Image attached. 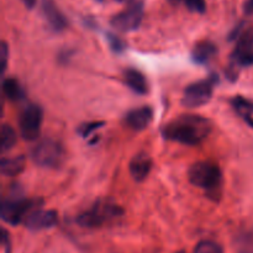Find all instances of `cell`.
Returning <instances> with one entry per match:
<instances>
[{"mask_svg":"<svg viewBox=\"0 0 253 253\" xmlns=\"http://www.w3.org/2000/svg\"><path fill=\"white\" fill-rule=\"evenodd\" d=\"M116 1H120V2H126V1H131V0H116Z\"/></svg>","mask_w":253,"mask_h":253,"instance_id":"obj_28","label":"cell"},{"mask_svg":"<svg viewBox=\"0 0 253 253\" xmlns=\"http://www.w3.org/2000/svg\"><path fill=\"white\" fill-rule=\"evenodd\" d=\"M177 1H184V0H177Z\"/></svg>","mask_w":253,"mask_h":253,"instance_id":"obj_30","label":"cell"},{"mask_svg":"<svg viewBox=\"0 0 253 253\" xmlns=\"http://www.w3.org/2000/svg\"><path fill=\"white\" fill-rule=\"evenodd\" d=\"M236 247L240 253H253V231L240 235L236 239Z\"/></svg>","mask_w":253,"mask_h":253,"instance_id":"obj_20","label":"cell"},{"mask_svg":"<svg viewBox=\"0 0 253 253\" xmlns=\"http://www.w3.org/2000/svg\"><path fill=\"white\" fill-rule=\"evenodd\" d=\"M219 83V79L216 76H211L209 78H205L203 81L195 82L185 88L183 94L182 104L185 108H200L209 103L211 99L214 86Z\"/></svg>","mask_w":253,"mask_h":253,"instance_id":"obj_6","label":"cell"},{"mask_svg":"<svg viewBox=\"0 0 253 253\" xmlns=\"http://www.w3.org/2000/svg\"><path fill=\"white\" fill-rule=\"evenodd\" d=\"M42 202L40 199H25L21 193V188L14 185L11 188L9 198L2 200L0 215L5 222L10 225H17L26 219L27 215L35 209H39Z\"/></svg>","mask_w":253,"mask_h":253,"instance_id":"obj_2","label":"cell"},{"mask_svg":"<svg viewBox=\"0 0 253 253\" xmlns=\"http://www.w3.org/2000/svg\"><path fill=\"white\" fill-rule=\"evenodd\" d=\"M123 215V209L119 205L111 204L110 202H96L86 211L82 212L77 217V222L83 227H100L106 222L118 219Z\"/></svg>","mask_w":253,"mask_h":253,"instance_id":"obj_4","label":"cell"},{"mask_svg":"<svg viewBox=\"0 0 253 253\" xmlns=\"http://www.w3.org/2000/svg\"><path fill=\"white\" fill-rule=\"evenodd\" d=\"M244 12L246 15H253V0H246L245 1Z\"/></svg>","mask_w":253,"mask_h":253,"instance_id":"obj_26","label":"cell"},{"mask_svg":"<svg viewBox=\"0 0 253 253\" xmlns=\"http://www.w3.org/2000/svg\"><path fill=\"white\" fill-rule=\"evenodd\" d=\"M7 59H9V46H7L6 41H1V46H0V68H1V74L6 71Z\"/></svg>","mask_w":253,"mask_h":253,"instance_id":"obj_25","label":"cell"},{"mask_svg":"<svg viewBox=\"0 0 253 253\" xmlns=\"http://www.w3.org/2000/svg\"><path fill=\"white\" fill-rule=\"evenodd\" d=\"M251 51H253V26L245 29L241 36L237 39L236 47H235L231 57H239Z\"/></svg>","mask_w":253,"mask_h":253,"instance_id":"obj_17","label":"cell"},{"mask_svg":"<svg viewBox=\"0 0 253 253\" xmlns=\"http://www.w3.org/2000/svg\"><path fill=\"white\" fill-rule=\"evenodd\" d=\"M194 253H224V251H222V247L219 244L205 240V241H200L195 246Z\"/></svg>","mask_w":253,"mask_h":253,"instance_id":"obj_21","label":"cell"},{"mask_svg":"<svg viewBox=\"0 0 253 253\" xmlns=\"http://www.w3.org/2000/svg\"><path fill=\"white\" fill-rule=\"evenodd\" d=\"M21 2L27 7V9L31 10V9H34L35 5L37 4V0H21Z\"/></svg>","mask_w":253,"mask_h":253,"instance_id":"obj_27","label":"cell"},{"mask_svg":"<svg viewBox=\"0 0 253 253\" xmlns=\"http://www.w3.org/2000/svg\"><path fill=\"white\" fill-rule=\"evenodd\" d=\"M41 12L42 16L44 17L46 22L53 31L61 32L68 26L67 17L62 14V11L58 9L54 0H42Z\"/></svg>","mask_w":253,"mask_h":253,"instance_id":"obj_10","label":"cell"},{"mask_svg":"<svg viewBox=\"0 0 253 253\" xmlns=\"http://www.w3.org/2000/svg\"><path fill=\"white\" fill-rule=\"evenodd\" d=\"M123 78L126 85H127L131 90L135 91L136 94L145 95V94H147L148 90H150L147 78H146V76L142 72L137 71V69H125V71H124Z\"/></svg>","mask_w":253,"mask_h":253,"instance_id":"obj_13","label":"cell"},{"mask_svg":"<svg viewBox=\"0 0 253 253\" xmlns=\"http://www.w3.org/2000/svg\"><path fill=\"white\" fill-rule=\"evenodd\" d=\"M188 178L193 185L209 192L219 189L222 182L219 166L209 161H200L192 165L188 170Z\"/></svg>","mask_w":253,"mask_h":253,"instance_id":"obj_3","label":"cell"},{"mask_svg":"<svg viewBox=\"0 0 253 253\" xmlns=\"http://www.w3.org/2000/svg\"><path fill=\"white\" fill-rule=\"evenodd\" d=\"M217 53L216 44L209 40H203L199 41L194 46L192 51V57L197 63L207 64L208 62L211 61Z\"/></svg>","mask_w":253,"mask_h":253,"instance_id":"obj_14","label":"cell"},{"mask_svg":"<svg viewBox=\"0 0 253 253\" xmlns=\"http://www.w3.org/2000/svg\"><path fill=\"white\" fill-rule=\"evenodd\" d=\"M151 169H152V158L145 152L136 155L128 165L131 177L137 182H143L151 173Z\"/></svg>","mask_w":253,"mask_h":253,"instance_id":"obj_12","label":"cell"},{"mask_svg":"<svg viewBox=\"0 0 253 253\" xmlns=\"http://www.w3.org/2000/svg\"><path fill=\"white\" fill-rule=\"evenodd\" d=\"M177 253H185L184 251H179V252H177Z\"/></svg>","mask_w":253,"mask_h":253,"instance_id":"obj_29","label":"cell"},{"mask_svg":"<svg viewBox=\"0 0 253 253\" xmlns=\"http://www.w3.org/2000/svg\"><path fill=\"white\" fill-rule=\"evenodd\" d=\"M64 148L58 141L44 138L31 151V158L39 167L58 168L64 160Z\"/></svg>","mask_w":253,"mask_h":253,"instance_id":"obj_5","label":"cell"},{"mask_svg":"<svg viewBox=\"0 0 253 253\" xmlns=\"http://www.w3.org/2000/svg\"><path fill=\"white\" fill-rule=\"evenodd\" d=\"M96 1H103V0H96Z\"/></svg>","mask_w":253,"mask_h":253,"instance_id":"obj_31","label":"cell"},{"mask_svg":"<svg viewBox=\"0 0 253 253\" xmlns=\"http://www.w3.org/2000/svg\"><path fill=\"white\" fill-rule=\"evenodd\" d=\"M231 106L239 114V116H241L250 126L253 127V103L251 100L241 95L234 96L231 99Z\"/></svg>","mask_w":253,"mask_h":253,"instance_id":"obj_16","label":"cell"},{"mask_svg":"<svg viewBox=\"0 0 253 253\" xmlns=\"http://www.w3.org/2000/svg\"><path fill=\"white\" fill-rule=\"evenodd\" d=\"M153 119V110L151 106H141L128 111L125 116L126 125L135 131H142L148 127Z\"/></svg>","mask_w":253,"mask_h":253,"instance_id":"obj_11","label":"cell"},{"mask_svg":"<svg viewBox=\"0 0 253 253\" xmlns=\"http://www.w3.org/2000/svg\"><path fill=\"white\" fill-rule=\"evenodd\" d=\"M211 132V124L200 115L184 114L170 120L163 127L162 135L166 140L174 141L187 146L202 143Z\"/></svg>","mask_w":253,"mask_h":253,"instance_id":"obj_1","label":"cell"},{"mask_svg":"<svg viewBox=\"0 0 253 253\" xmlns=\"http://www.w3.org/2000/svg\"><path fill=\"white\" fill-rule=\"evenodd\" d=\"M2 93L9 100H20L25 96L24 89L20 85L19 81L15 78H5L2 81Z\"/></svg>","mask_w":253,"mask_h":253,"instance_id":"obj_18","label":"cell"},{"mask_svg":"<svg viewBox=\"0 0 253 253\" xmlns=\"http://www.w3.org/2000/svg\"><path fill=\"white\" fill-rule=\"evenodd\" d=\"M0 150L2 153L7 152L15 146L17 141V135L14 128L7 124H4L1 127V133H0Z\"/></svg>","mask_w":253,"mask_h":253,"instance_id":"obj_19","label":"cell"},{"mask_svg":"<svg viewBox=\"0 0 253 253\" xmlns=\"http://www.w3.org/2000/svg\"><path fill=\"white\" fill-rule=\"evenodd\" d=\"M26 158L24 156H14V157H2L0 162V172L5 177H15L25 169Z\"/></svg>","mask_w":253,"mask_h":253,"instance_id":"obj_15","label":"cell"},{"mask_svg":"<svg viewBox=\"0 0 253 253\" xmlns=\"http://www.w3.org/2000/svg\"><path fill=\"white\" fill-rule=\"evenodd\" d=\"M185 5L190 11L204 14L207 11V2L205 0H184Z\"/></svg>","mask_w":253,"mask_h":253,"instance_id":"obj_24","label":"cell"},{"mask_svg":"<svg viewBox=\"0 0 253 253\" xmlns=\"http://www.w3.org/2000/svg\"><path fill=\"white\" fill-rule=\"evenodd\" d=\"M143 17V4L141 1L132 2L125 10L111 17V25L123 32L133 31L140 27Z\"/></svg>","mask_w":253,"mask_h":253,"instance_id":"obj_8","label":"cell"},{"mask_svg":"<svg viewBox=\"0 0 253 253\" xmlns=\"http://www.w3.org/2000/svg\"><path fill=\"white\" fill-rule=\"evenodd\" d=\"M105 37L109 46H110L111 51L116 52V53H121V52L125 51L126 47H127V43H126L123 39H120L118 35L111 34V32H106Z\"/></svg>","mask_w":253,"mask_h":253,"instance_id":"obj_22","label":"cell"},{"mask_svg":"<svg viewBox=\"0 0 253 253\" xmlns=\"http://www.w3.org/2000/svg\"><path fill=\"white\" fill-rule=\"evenodd\" d=\"M25 226L32 231H39V230L51 229L56 226L58 222V214L56 210H42L35 209L30 212L24 220Z\"/></svg>","mask_w":253,"mask_h":253,"instance_id":"obj_9","label":"cell"},{"mask_svg":"<svg viewBox=\"0 0 253 253\" xmlns=\"http://www.w3.org/2000/svg\"><path fill=\"white\" fill-rule=\"evenodd\" d=\"M43 121V111L41 106L36 104H29L20 115V133L26 141H34L39 138L41 133V126Z\"/></svg>","mask_w":253,"mask_h":253,"instance_id":"obj_7","label":"cell"},{"mask_svg":"<svg viewBox=\"0 0 253 253\" xmlns=\"http://www.w3.org/2000/svg\"><path fill=\"white\" fill-rule=\"evenodd\" d=\"M105 125V123L104 121H93V123H86L84 124V125H82L81 127H79V132H81V135L83 136V137H89V136L91 135V133L94 132V131H96L98 128H100L101 126Z\"/></svg>","mask_w":253,"mask_h":253,"instance_id":"obj_23","label":"cell"}]
</instances>
